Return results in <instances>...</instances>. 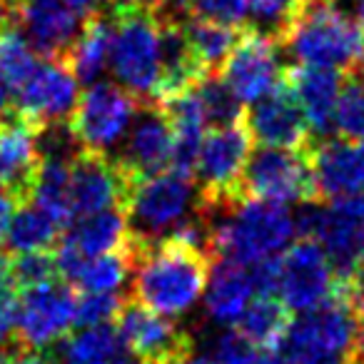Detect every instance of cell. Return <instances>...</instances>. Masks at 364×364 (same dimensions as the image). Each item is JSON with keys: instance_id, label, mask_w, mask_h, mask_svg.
Here are the masks:
<instances>
[{"instance_id": "obj_26", "label": "cell", "mask_w": 364, "mask_h": 364, "mask_svg": "<svg viewBox=\"0 0 364 364\" xmlns=\"http://www.w3.org/2000/svg\"><path fill=\"white\" fill-rule=\"evenodd\" d=\"M60 228L63 225L55 218H50L46 210H41L36 203H28L13 213L3 242L13 255L50 252L58 242Z\"/></svg>"}, {"instance_id": "obj_15", "label": "cell", "mask_w": 364, "mask_h": 364, "mask_svg": "<svg viewBox=\"0 0 364 364\" xmlns=\"http://www.w3.org/2000/svg\"><path fill=\"white\" fill-rule=\"evenodd\" d=\"M132 177L110 155L80 150L70 162L73 220L102 210H125Z\"/></svg>"}, {"instance_id": "obj_24", "label": "cell", "mask_w": 364, "mask_h": 364, "mask_svg": "<svg viewBox=\"0 0 364 364\" xmlns=\"http://www.w3.org/2000/svg\"><path fill=\"white\" fill-rule=\"evenodd\" d=\"M63 364H140V359L130 352L117 327L95 324L82 327L60 349Z\"/></svg>"}, {"instance_id": "obj_16", "label": "cell", "mask_w": 364, "mask_h": 364, "mask_svg": "<svg viewBox=\"0 0 364 364\" xmlns=\"http://www.w3.org/2000/svg\"><path fill=\"white\" fill-rule=\"evenodd\" d=\"M172 152H175V132H172L170 117L162 110L160 102H140L137 115L122 140L120 167L132 177L157 175L172 167Z\"/></svg>"}, {"instance_id": "obj_38", "label": "cell", "mask_w": 364, "mask_h": 364, "mask_svg": "<svg viewBox=\"0 0 364 364\" xmlns=\"http://www.w3.org/2000/svg\"><path fill=\"white\" fill-rule=\"evenodd\" d=\"M13 213H16V195L0 188V242L6 237V230L11 225Z\"/></svg>"}, {"instance_id": "obj_21", "label": "cell", "mask_w": 364, "mask_h": 364, "mask_svg": "<svg viewBox=\"0 0 364 364\" xmlns=\"http://www.w3.org/2000/svg\"><path fill=\"white\" fill-rule=\"evenodd\" d=\"M347 77V73L312 65H294L284 75L307 115L314 142L334 135V107Z\"/></svg>"}, {"instance_id": "obj_32", "label": "cell", "mask_w": 364, "mask_h": 364, "mask_svg": "<svg viewBox=\"0 0 364 364\" xmlns=\"http://www.w3.org/2000/svg\"><path fill=\"white\" fill-rule=\"evenodd\" d=\"M334 132L347 140L364 142V87L359 80L347 77L334 107Z\"/></svg>"}, {"instance_id": "obj_14", "label": "cell", "mask_w": 364, "mask_h": 364, "mask_svg": "<svg viewBox=\"0 0 364 364\" xmlns=\"http://www.w3.org/2000/svg\"><path fill=\"white\" fill-rule=\"evenodd\" d=\"M77 322V297L58 279L21 289L18 337L28 349L50 347Z\"/></svg>"}, {"instance_id": "obj_2", "label": "cell", "mask_w": 364, "mask_h": 364, "mask_svg": "<svg viewBox=\"0 0 364 364\" xmlns=\"http://www.w3.org/2000/svg\"><path fill=\"white\" fill-rule=\"evenodd\" d=\"M210 223V252L213 259H230L237 264L264 262L289 247L297 225L287 205L257 198H240L220 208H203Z\"/></svg>"}, {"instance_id": "obj_36", "label": "cell", "mask_w": 364, "mask_h": 364, "mask_svg": "<svg viewBox=\"0 0 364 364\" xmlns=\"http://www.w3.org/2000/svg\"><path fill=\"white\" fill-rule=\"evenodd\" d=\"M125 302L115 292H82L77 297V324L80 327H95V324H110L122 312Z\"/></svg>"}, {"instance_id": "obj_25", "label": "cell", "mask_w": 364, "mask_h": 364, "mask_svg": "<svg viewBox=\"0 0 364 364\" xmlns=\"http://www.w3.org/2000/svg\"><path fill=\"white\" fill-rule=\"evenodd\" d=\"M75 157V155H73ZM73 157L43 155L41 167L36 172V180L31 185V203L46 210L50 218L60 225L73 223V203H70V162Z\"/></svg>"}, {"instance_id": "obj_34", "label": "cell", "mask_w": 364, "mask_h": 364, "mask_svg": "<svg viewBox=\"0 0 364 364\" xmlns=\"http://www.w3.org/2000/svg\"><path fill=\"white\" fill-rule=\"evenodd\" d=\"M60 274L55 252H31L16 255L11 262V279L18 289L38 287V284L53 282Z\"/></svg>"}, {"instance_id": "obj_17", "label": "cell", "mask_w": 364, "mask_h": 364, "mask_svg": "<svg viewBox=\"0 0 364 364\" xmlns=\"http://www.w3.org/2000/svg\"><path fill=\"white\" fill-rule=\"evenodd\" d=\"M245 120H247L252 137L262 147L309 150L314 142L307 115L287 80H282L269 95L255 102L245 112Z\"/></svg>"}, {"instance_id": "obj_22", "label": "cell", "mask_w": 364, "mask_h": 364, "mask_svg": "<svg viewBox=\"0 0 364 364\" xmlns=\"http://www.w3.org/2000/svg\"><path fill=\"white\" fill-rule=\"evenodd\" d=\"M255 297H257V289H255L252 267L230 262V259H215L208 289H205V307L215 322H237Z\"/></svg>"}, {"instance_id": "obj_28", "label": "cell", "mask_w": 364, "mask_h": 364, "mask_svg": "<svg viewBox=\"0 0 364 364\" xmlns=\"http://www.w3.org/2000/svg\"><path fill=\"white\" fill-rule=\"evenodd\" d=\"M182 28H185V36L193 48L195 58H198L200 68L205 70V75H220L223 65L228 63L230 53L235 50L240 41L237 28L220 26V23L200 21V18L185 16L182 18Z\"/></svg>"}, {"instance_id": "obj_47", "label": "cell", "mask_w": 364, "mask_h": 364, "mask_svg": "<svg viewBox=\"0 0 364 364\" xmlns=\"http://www.w3.org/2000/svg\"><path fill=\"white\" fill-rule=\"evenodd\" d=\"M282 364H299V362H292V359H284Z\"/></svg>"}, {"instance_id": "obj_41", "label": "cell", "mask_w": 364, "mask_h": 364, "mask_svg": "<svg viewBox=\"0 0 364 364\" xmlns=\"http://www.w3.org/2000/svg\"><path fill=\"white\" fill-rule=\"evenodd\" d=\"M329 3H334V6L342 8L344 13H349V16L354 18V23H357L364 33V0H329Z\"/></svg>"}, {"instance_id": "obj_35", "label": "cell", "mask_w": 364, "mask_h": 364, "mask_svg": "<svg viewBox=\"0 0 364 364\" xmlns=\"http://www.w3.org/2000/svg\"><path fill=\"white\" fill-rule=\"evenodd\" d=\"M188 16L242 31L250 21V0H190Z\"/></svg>"}, {"instance_id": "obj_3", "label": "cell", "mask_w": 364, "mask_h": 364, "mask_svg": "<svg viewBox=\"0 0 364 364\" xmlns=\"http://www.w3.org/2000/svg\"><path fill=\"white\" fill-rule=\"evenodd\" d=\"M110 73L140 102H157L162 82V13L152 3L112 8Z\"/></svg>"}, {"instance_id": "obj_40", "label": "cell", "mask_w": 364, "mask_h": 364, "mask_svg": "<svg viewBox=\"0 0 364 364\" xmlns=\"http://www.w3.org/2000/svg\"><path fill=\"white\" fill-rule=\"evenodd\" d=\"M150 3L162 16H170V18H185L190 6V0H150Z\"/></svg>"}, {"instance_id": "obj_12", "label": "cell", "mask_w": 364, "mask_h": 364, "mask_svg": "<svg viewBox=\"0 0 364 364\" xmlns=\"http://www.w3.org/2000/svg\"><path fill=\"white\" fill-rule=\"evenodd\" d=\"M77 85L80 80L70 70L65 58L50 55L48 60L38 63L36 70L16 87L13 102H16L18 115L43 130V127L70 120L80 100Z\"/></svg>"}, {"instance_id": "obj_30", "label": "cell", "mask_w": 364, "mask_h": 364, "mask_svg": "<svg viewBox=\"0 0 364 364\" xmlns=\"http://www.w3.org/2000/svg\"><path fill=\"white\" fill-rule=\"evenodd\" d=\"M198 92L205 102L210 125H230V122L245 120L242 102L237 100L230 85L223 80V75H208L198 82Z\"/></svg>"}, {"instance_id": "obj_18", "label": "cell", "mask_w": 364, "mask_h": 364, "mask_svg": "<svg viewBox=\"0 0 364 364\" xmlns=\"http://www.w3.org/2000/svg\"><path fill=\"white\" fill-rule=\"evenodd\" d=\"M314 193L322 203H337L364 195V142L324 137L309 147Z\"/></svg>"}, {"instance_id": "obj_42", "label": "cell", "mask_w": 364, "mask_h": 364, "mask_svg": "<svg viewBox=\"0 0 364 364\" xmlns=\"http://www.w3.org/2000/svg\"><path fill=\"white\" fill-rule=\"evenodd\" d=\"M11 85L6 82V77H3V73H0V117H6V112L11 110Z\"/></svg>"}, {"instance_id": "obj_37", "label": "cell", "mask_w": 364, "mask_h": 364, "mask_svg": "<svg viewBox=\"0 0 364 364\" xmlns=\"http://www.w3.org/2000/svg\"><path fill=\"white\" fill-rule=\"evenodd\" d=\"M18 304H21V294L16 284L0 292V344L18 337Z\"/></svg>"}, {"instance_id": "obj_9", "label": "cell", "mask_w": 364, "mask_h": 364, "mask_svg": "<svg viewBox=\"0 0 364 364\" xmlns=\"http://www.w3.org/2000/svg\"><path fill=\"white\" fill-rule=\"evenodd\" d=\"M242 195L279 205H302L317 200L309 152L279 147L255 150L242 175Z\"/></svg>"}, {"instance_id": "obj_43", "label": "cell", "mask_w": 364, "mask_h": 364, "mask_svg": "<svg viewBox=\"0 0 364 364\" xmlns=\"http://www.w3.org/2000/svg\"><path fill=\"white\" fill-rule=\"evenodd\" d=\"M8 287H13L11 279V262H8L3 255H0V292H6Z\"/></svg>"}, {"instance_id": "obj_10", "label": "cell", "mask_w": 364, "mask_h": 364, "mask_svg": "<svg viewBox=\"0 0 364 364\" xmlns=\"http://www.w3.org/2000/svg\"><path fill=\"white\" fill-rule=\"evenodd\" d=\"M339 279L329 255L314 240H299L277 257V294L289 309L307 312L339 294Z\"/></svg>"}, {"instance_id": "obj_19", "label": "cell", "mask_w": 364, "mask_h": 364, "mask_svg": "<svg viewBox=\"0 0 364 364\" xmlns=\"http://www.w3.org/2000/svg\"><path fill=\"white\" fill-rule=\"evenodd\" d=\"M130 245V225L125 210H102V213L82 215L68 225L55 259L60 274L70 277L82 259L100 257V255L120 252Z\"/></svg>"}, {"instance_id": "obj_11", "label": "cell", "mask_w": 364, "mask_h": 364, "mask_svg": "<svg viewBox=\"0 0 364 364\" xmlns=\"http://www.w3.org/2000/svg\"><path fill=\"white\" fill-rule=\"evenodd\" d=\"M220 75L242 105H255L284 80L282 43L252 26L245 28Z\"/></svg>"}, {"instance_id": "obj_45", "label": "cell", "mask_w": 364, "mask_h": 364, "mask_svg": "<svg viewBox=\"0 0 364 364\" xmlns=\"http://www.w3.org/2000/svg\"><path fill=\"white\" fill-rule=\"evenodd\" d=\"M352 77H357L359 82H362V87H364V55H362V60L357 63V68H354L352 73H349Z\"/></svg>"}, {"instance_id": "obj_46", "label": "cell", "mask_w": 364, "mask_h": 364, "mask_svg": "<svg viewBox=\"0 0 364 364\" xmlns=\"http://www.w3.org/2000/svg\"><path fill=\"white\" fill-rule=\"evenodd\" d=\"M185 364H218L215 359H208V357H195V359H188Z\"/></svg>"}, {"instance_id": "obj_44", "label": "cell", "mask_w": 364, "mask_h": 364, "mask_svg": "<svg viewBox=\"0 0 364 364\" xmlns=\"http://www.w3.org/2000/svg\"><path fill=\"white\" fill-rule=\"evenodd\" d=\"M112 8H125V6H137V3H150V0H107Z\"/></svg>"}, {"instance_id": "obj_4", "label": "cell", "mask_w": 364, "mask_h": 364, "mask_svg": "<svg viewBox=\"0 0 364 364\" xmlns=\"http://www.w3.org/2000/svg\"><path fill=\"white\" fill-rule=\"evenodd\" d=\"M282 48L297 65L352 73L364 55V33L349 13L329 0H307Z\"/></svg>"}, {"instance_id": "obj_5", "label": "cell", "mask_w": 364, "mask_h": 364, "mask_svg": "<svg viewBox=\"0 0 364 364\" xmlns=\"http://www.w3.org/2000/svg\"><path fill=\"white\" fill-rule=\"evenodd\" d=\"M200 205V193L193 175L165 170L135 180L125 203L130 225V247H147L188 223Z\"/></svg>"}, {"instance_id": "obj_23", "label": "cell", "mask_w": 364, "mask_h": 364, "mask_svg": "<svg viewBox=\"0 0 364 364\" xmlns=\"http://www.w3.org/2000/svg\"><path fill=\"white\" fill-rule=\"evenodd\" d=\"M112 53V18L97 13L85 23L80 36L75 38L65 53V63L82 85L100 82V77L110 70Z\"/></svg>"}, {"instance_id": "obj_29", "label": "cell", "mask_w": 364, "mask_h": 364, "mask_svg": "<svg viewBox=\"0 0 364 364\" xmlns=\"http://www.w3.org/2000/svg\"><path fill=\"white\" fill-rule=\"evenodd\" d=\"M132 274L130 247L120 252L100 255V257L82 259L70 274V279L82 292H117Z\"/></svg>"}, {"instance_id": "obj_7", "label": "cell", "mask_w": 364, "mask_h": 364, "mask_svg": "<svg viewBox=\"0 0 364 364\" xmlns=\"http://www.w3.org/2000/svg\"><path fill=\"white\" fill-rule=\"evenodd\" d=\"M252 132L247 120L215 125L205 132L195 162V185L203 208H220L242 195V175L252 155Z\"/></svg>"}, {"instance_id": "obj_33", "label": "cell", "mask_w": 364, "mask_h": 364, "mask_svg": "<svg viewBox=\"0 0 364 364\" xmlns=\"http://www.w3.org/2000/svg\"><path fill=\"white\" fill-rule=\"evenodd\" d=\"M213 359L218 364H277V352L259 347L240 329H232L218 337Z\"/></svg>"}, {"instance_id": "obj_1", "label": "cell", "mask_w": 364, "mask_h": 364, "mask_svg": "<svg viewBox=\"0 0 364 364\" xmlns=\"http://www.w3.org/2000/svg\"><path fill=\"white\" fill-rule=\"evenodd\" d=\"M130 247V245H127ZM132 299L165 317L190 312L210 282L213 255L182 237L132 250Z\"/></svg>"}, {"instance_id": "obj_20", "label": "cell", "mask_w": 364, "mask_h": 364, "mask_svg": "<svg viewBox=\"0 0 364 364\" xmlns=\"http://www.w3.org/2000/svg\"><path fill=\"white\" fill-rule=\"evenodd\" d=\"M41 160V127L21 115L0 117V188L28 198Z\"/></svg>"}, {"instance_id": "obj_31", "label": "cell", "mask_w": 364, "mask_h": 364, "mask_svg": "<svg viewBox=\"0 0 364 364\" xmlns=\"http://www.w3.org/2000/svg\"><path fill=\"white\" fill-rule=\"evenodd\" d=\"M304 6L307 0H250V18L255 21L252 28L269 33L282 43Z\"/></svg>"}, {"instance_id": "obj_39", "label": "cell", "mask_w": 364, "mask_h": 364, "mask_svg": "<svg viewBox=\"0 0 364 364\" xmlns=\"http://www.w3.org/2000/svg\"><path fill=\"white\" fill-rule=\"evenodd\" d=\"M0 364H50V362L43 354L33 352V349H23V352L0 354Z\"/></svg>"}, {"instance_id": "obj_13", "label": "cell", "mask_w": 364, "mask_h": 364, "mask_svg": "<svg viewBox=\"0 0 364 364\" xmlns=\"http://www.w3.org/2000/svg\"><path fill=\"white\" fill-rule=\"evenodd\" d=\"M117 332L140 364H185L193 354V337L180 324L135 299L117 314Z\"/></svg>"}, {"instance_id": "obj_8", "label": "cell", "mask_w": 364, "mask_h": 364, "mask_svg": "<svg viewBox=\"0 0 364 364\" xmlns=\"http://www.w3.org/2000/svg\"><path fill=\"white\" fill-rule=\"evenodd\" d=\"M137 107L140 100L132 92H127L117 82L100 80L87 85L68 125L80 150L110 155L125 140L137 115Z\"/></svg>"}, {"instance_id": "obj_27", "label": "cell", "mask_w": 364, "mask_h": 364, "mask_svg": "<svg viewBox=\"0 0 364 364\" xmlns=\"http://www.w3.org/2000/svg\"><path fill=\"white\" fill-rule=\"evenodd\" d=\"M289 324H292L289 307L282 299H274V294H257L237 319V329L245 337L272 352L284 344Z\"/></svg>"}, {"instance_id": "obj_6", "label": "cell", "mask_w": 364, "mask_h": 364, "mask_svg": "<svg viewBox=\"0 0 364 364\" xmlns=\"http://www.w3.org/2000/svg\"><path fill=\"white\" fill-rule=\"evenodd\" d=\"M282 347L284 359L299 364H352L357 357V312L337 294L294 319Z\"/></svg>"}]
</instances>
